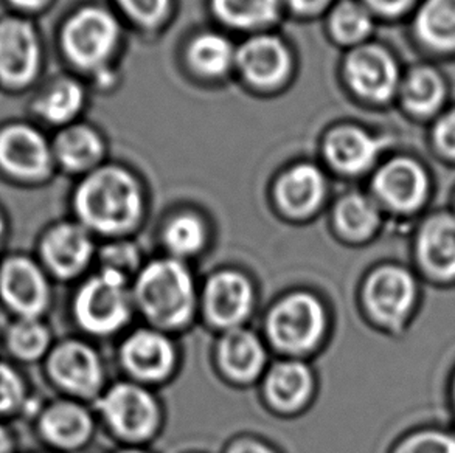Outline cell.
Segmentation results:
<instances>
[{
  "label": "cell",
  "instance_id": "38",
  "mask_svg": "<svg viewBox=\"0 0 455 453\" xmlns=\"http://www.w3.org/2000/svg\"><path fill=\"white\" fill-rule=\"evenodd\" d=\"M419 2L421 0H363L375 19H384L388 22H409Z\"/></svg>",
  "mask_w": 455,
  "mask_h": 453
},
{
  "label": "cell",
  "instance_id": "25",
  "mask_svg": "<svg viewBox=\"0 0 455 453\" xmlns=\"http://www.w3.org/2000/svg\"><path fill=\"white\" fill-rule=\"evenodd\" d=\"M386 215L370 193L351 191L332 210V226L339 238L351 245L369 244L379 234Z\"/></svg>",
  "mask_w": 455,
  "mask_h": 453
},
{
  "label": "cell",
  "instance_id": "26",
  "mask_svg": "<svg viewBox=\"0 0 455 453\" xmlns=\"http://www.w3.org/2000/svg\"><path fill=\"white\" fill-rule=\"evenodd\" d=\"M236 60L241 72L257 86H275L290 72V53L277 37L249 39L241 47Z\"/></svg>",
  "mask_w": 455,
  "mask_h": 453
},
{
  "label": "cell",
  "instance_id": "33",
  "mask_svg": "<svg viewBox=\"0 0 455 453\" xmlns=\"http://www.w3.org/2000/svg\"><path fill=\"white\" fill-rule=\"evenodd\" d=\"M188 56L199 72L215 76L230 68L234 61V47L221 35L205 33L193 41Z\"/></svg>",
  "mask_w": 455,
  "mask_h": 453
},
{
  "label": "cell",
  "instance_id": "23",
  "mask_svg": "<svg viewBox=\"0 0 455 453\" xmlns=\"http://www.w3.org/2000/svg\"><path fill=\"white\" fill-rule=\"evenodd\" d=\"M49 145L36 129L14 124L0 132V168L19 180H39L50 171Z\"/></svg>",
  "mask_w": 455,
  "mask_h": 453
},
{
  "label": "cell",
  "instance_id": "22",
  "mask_svg": "<svg viewBox=\"0 0 455 453\" xmlns=\"http://www.w3.org/2000/svg\"><path fill=\"white\" fill-rule=\"evenodd\" d=\"M41 47L35 28L22 19L0 22V80L8 86L28 84L39 70Z\"/></svg>",
  "mask_w": 455,
  "mask_h": 453
},
{
  "label": "cell",
  "instance_id": "24",
  "mask_svg": "<svg viewBox=\"0 0 455 453\" xmlns=\"http://www.w3.org/2000/svg\"><path fill=\"white\" fill-rule=\"evenodd\" d=\"M325 196L323 174L319 168L307 163L291 168L275 185L278 209L291 219H307L315 215Z\"/></svg>",
  "mask_w": 455,
  "mask_h": 453
},
{
  "label": "cell",
  "instance_id": "13",
  "mask_svg": "<svg viewBox=\"0 0 455 453\" xmlns=\"http://www.w3.org/2000/svg\"><path fill=\"white\" fill-rule=\"evenodd\" d=\"M118 362L128 379L142 385H157L176 373L178 346L172 334L143 326L124 336L118 346Z\"/></svg>",
  "mask_w": 455,
  "mask_h": 453
},
{
  "label": "cell",
  "instance_id": "3",
  "mask_svg": "<svg viewBox=\"0 0 455 453\" xmlns=\"http://www.w3.org/2000/svg\"><path fill=\"white\" fill-rule=\"evenodd\" d=\"M359 303L376 330L401 338L412 325L421 303V278L406 264L386 261L363 276Z\"/></svg>",
  "mask_w": 455,
  "mask_h": 453
},
{
  "label": "cell",
  "instance_id": "7",
  "mask_svg": "<svg viewBox=\"0 0 455 453\" xmlns=\"http://www.w3.org/2000/svg\"><path fill=\"white\" fill-rule=\"evenodd\" d=\"M93 404L100 421L126 446L147 444L157 436L164 424L157 396L134 380H118L106 386Z\"/></svg>",
  "mask_w": 455,
  "mask_h": 453
},
{
  "label": "cell",
  "instance_id": "20",
  "mask_svg": "<svg viewBox=\"0 0 455 453\" xmlns=\"http://www.w3.org/2000/svg\"><path fill=\"white\" fill-rule=\"evenodd\" d=\"M266 404L278 415H296L302 411L315 393L313 368L303 359L284 357L272 363L261 379Z\"/></svg>",
  "mask_w": 455,
  "mask_h": 453
},
{
  "label": "cell",
  "instance_id": "5",
  "mask_svg": "<svg viewBox=\"0 0 455 453\" xmlns=\"http://www.w3.org/2000/svg\"><path fill=\"white\" fill-rule=\"evenodd\" d=\"M330 315L311 290H292L275 301L265 317L267 345L284 357L303 359L325 340Z\"/></svg>",
  "mask_w": 455,
  "mask_h": 453
},
{
  "label": "cell",
  "instance_id": "44",
  "mask_svg": "<svg viewBox=\"0 0 455 453\" xmlns=\"http://www.w3.org/2000/svg\"><path fill=\"white\" fill-rule=\"evenodd\" d=\"M14 5L20 6V8H28V10H33V8H39V6L44 5L47 0H12Z\"/></svg>",
  "mask_w": 455,
  "mask_h": 453
},
{
  "label": "cell",
  "instance_id": "27",
  "mask_svg": "<svg viewBox=\"0 0 455 453\" xmlns=\"http://www.w3.org/2000/svg\"><path fill=\"white\" fill-rule=\"evenodd\" d=\"M207 242V226L199 216L193 213L174 216L162 230V245L166 255L184 263L201 255Z\"/></svg>",
  "mask_w": 455,
  "mask_h": 453
},
{
  "label": "cell",
  "instance_id": "14",
  "mask_svg": "<svg viewBox=\"0 0 455 453\" xmlns=\"http://www.w3.org/2000/svg\"><path fill=\"white\" fill-rule=\"evenodd\" d=\"M49 276L33 258H5L0 264V301L16 319H41L52 305Z\"/></svg>",
  "mask_w": 455,
  "mask_h": 453
},
{
  "label": "cell",
  "instance_id": "37",
  "mask_svg": "<svg viewBox=\"0 0 455 453\" xmlns=\"http://www.w3.org/2000/svg\"><path fill=\"white\" fill-rule=\"evenodd\" d=\"M27 384L16 368L0 362V417L12 415L25 404Z\"/></svg>",
  "mask_w": 455,
  "mask_h": 453
},
{
  "label": "cell",
  "instance_id": "34",
  "mask_svg": "<svg viewBox=\"0 0 455 453\" xmlns=\"http://www.w3.org/2000/svg\"><path fill=\"white\" fill-rule=\"evenodd\" d=\"M390 453H455V430L426 425L407 432Z\"/></svg>",
  "mask_w": 455,
  "mask_h": 453
},
{
  "label": "cell",
  "instance_id": "15",
  "mask_svg": "<svg viewBox=\"0 0 455 453\" xmlns=\"http://www.w3.org/2000/svg\"><path fill=\"white\" fill-rule=\"evenodd\" d=\"M39 263L60 282L80 278L97 258L99 247L92 233L78 221L50 226L39 241Z\"/></svg>",
  "mask_w": 455,
  "mask_h": 453
},
{
  "label": "cell",
  "instance_id": "40",
  "mask_svg": "<svg viewBox=\"0 0 455 453\" xmlns=\"http://www.w3.org/2000/svg\"><path fill=\"white\" fill-rule=\"evenodd\" d=\"M226 453H278L271 444L253 438V436H243L228 444Z\"/></svg>",
  "mask_w": 455,
  "mask_h": 453
},
{
  "label": "cell",
  "instance_id": "36",
  "mask_svg": "<svg viewBox=\"0 0 455 453\" xmlns=\"http://www.w3.org/2000/svg\"><path fill=\"white\" fill-rule=\"evenodd\" d=\"M426 147L438 163L455 170V101L426 128Z\"/></svg>",
  "mask_w": 455,
  "mask_h": 453
},
{
  "label": "cell",
  "instance_id": "6",
  "mask_svg": "<svg viewBox=\"0 0 455 453\" xmlns=\"http://www.w3.org/2000/svg\"><path fill=\"white\" fill-rule=\"evenodd\" d=\"M131 286L124 276L97 270L75 292L72 315L76 326L97 338H114L126 330L136 313Z\"/></svg>",
  "mask_w": 455,
  "mask_h": 453
},
{
  "label": "cell",
  "instance_id": "11",
  "mask_svg": "<svg viewBox=\"0 0 455 453\" xmlns=\"http://www.w3.org/2000/svg\"><path fill=\"white\" fill-rule=\"evenodd\" d=\"M255 305L252 280L232 267L210 274L199 292V311L209 326L221 332L246 326Z\"/></svg>",
  "mask_w": 455,
  "mask_h": 453
},
{
  "label": "cell",
  "instance_id": "30",
  "mask_svg": "<svg viewBox=\"0 0 455 453\" xmlns=\"http://www.w3.org/2000/svg\"><path fill=\"white\" fill-rule=\"evenodd\" d=\"M375 16L363 2L347 0L334 10L331 16V31L339 43L357 45L369 43L371 33L375 30Z\"/></svg>",
  "mask_w": 455,
  "mask_h": 453
},
{
  "label": "cell",
  "instance_id": "35",
  "mask_svg": "<svg viewBox=\"0 0 455 453\" xmlns=\"http://www.w3.org/2000/svg\"><path fill=\"white\" fill-rule=\"evenodd\" d=\"M97 258L100 270L114 272L117 275L124 276L131 282H134L143 266L139 245L126 238L106 241L97 251Z\"/></svg>",
  "mask_w": 455,
  "mask_h": 453
},
{
  "label": "cell",
  "instance_id": "32",
  "mask_svg": "<svg viewBox=\"0 0 455 453\" xmlns=\"http://www.w3.org/2000/svg\"><path fill=\"white\" fill-rule=\"evenodd\" d=\"M213 10L226 24L252 28L275 19L278 0H213Z\"/></svg>",
  "mask_w": 455,
  "mask_h": 453
},
{
  "label": "cell",
  "instance_id": "29",
  "mask_svg": "<svg viewBox=\"0 0 455 453\" xmlns=\"http://www.w3.org/2000/svg\"><path fill=\"white\" fill-rule=\"evenodd\" d=\"M55 153L70 171H84L99 162L103 154V141L93 129L72 126L56 137Z\"/></svg>",
  "mask_w": 455,
  "mask_h": 453
},
{
  "label": "cell",
  "instance_id": "19",
  "mask_svg": "<svg viewBox=\"0 0 455 453\" xmlns=\"http://www.w3.org/2000/svg\"><path fill=\"white\" fill-rule=\"evenodd\" d=\"M97 417L86 402L61 399L47 405L37 417V432L44 441L61 452H76L92 441Z\"/></svg>",
  "mask_w": 455,
  "mask_h": 453
},
{
  "label": "cell",
  "instance_id": "18",
  "mask_svg": "<svg viewBox=\"0 0 455 453\" xmlns=\"http://www.w3.org/2000/svg\"><path fill=\"white\" fill-rule=\"evenodd\" d=\"M407 30L419 58L438 64L455 61V0H421Z\"/></svg>",
  "mask_w": 455,
  "mask_h": 453
},
{
  "label": "cell",
  "instance_id": "31",
  "mask_svg": "<svg viewBox=\"0 0 455 453\" xmlns=\"http://www.w3.org/2000/svg\"><path fill=\"white\" fill-rule=\"evenodd\" d=\"M84 103L83 87L72 80L56 81L37 101V112L47 122L61 124L74 118Z\"/></svg>",
  "mask_w": 455,
  "mask_h": 453
},
{
  "label": "cell",
  "instance_id": "28",
  "mask_svg": "<svg viewBox=\"0 0 455 453\" xmlns=\"http://www.w3.org/2000/svg\"><path fill=\"white\" fill-rule=\"evenodd\" d=\"M5 346L16 361L33 363L45 361L53 348V338L41 319H14L6 328Z\"/></svg>",
  "mask_w": 455,
  "mask_h": 453
},
{
  "label": "cell",
  "instance_id": "42",
  "mask_svg": "<svg viewBox=\"0 0 455 453\" xmlns=\"http://www.w3.org/2000/svg\"><path fill=\"white\" fill-rule=\"evenodd\" d=\"M12 449H14V441H12V433L5 425L0 424V453H12Z\"/></svg>",
  "mask_w": 455,
  "mask_h": 453
},
{
  "label": "cell",
  "instance_id": "45",
  "mask_svg": "<svg viewBox=\"0 0 455 453\" xmlns=\"http://www.w3.org/2000/svg\"><path fill=\"white\" fill-rule=\"evenodd\" d=\"M112 453H149L142 448H134V446H126L124 449H120V450H116V452Z\"/></svg>",
  "mask_w": 455,
  "mask_h": 453
},
{
  "label": "cell",
  "instance_id": "10",
  "mask_svg": "<svg viewBox=\"0 0 455 453\" xmlns=\"http://www.w3.org/2000/svg\"><path fill=\"white\" fill-rule=\"evenodd\" d=\"M45 373L68 398L95 402L106 388V367L99 349L80 338L53 345L45 357Z\"/></svg>",
  "mask_w": 455,
  "mask_h": 453
},
{
  "label": "cell",
  "instance_id": "16",
  "mask_svg": "<svg viewBox=\"0 0 455 453\" xmlns=\"http://www.w3.org/2000/svg\"><path fill=\"white\" fill-rule=\"evenodd\" d=\"M117 37L116 19L106 10L87 6L68 19L62 31V47L76 66L99 68L111 55Z\"/></svg>",
  "mask_w": 455,
  "mask_h": 453
},
{
  "label": "cell",
  "instance_id": "4",
  "mask_svg": "<svg viewBox=\"0 0 455 453\" xmlns=\"http://www.w3.org/2000/svg\"><path fill=\"white\" fill-rule=\"evenodd\" d=\"M369 193L384 215L415 224L429 211L435 176L419 153L392 151L371 172Z\"/></svg>",
  "mask_w": 455,
  "mask_h": 453
},
{
  "label": "cell",
  "instance_id": "1",
  "mask_svg": "<svg viewBox=\"0 0 455 453\" xmlns=\"http://www.w3.org/2000/svg\"><path fill=\"white\" fill-rule=\"evenodd\" d=\"M131 290L136 313L168 334L187 330L199 313L196 278L188 264L168 255L143 264Z\"/></svg>",
  "mask_w": 455,
  "mask_h": 453
},
{
  "label": "cell",
  "instance_id": "47",
  "mask_svg": "<svg viewBox=\"0 0 455 453\" xmlns=\"http://www.w3.org/2000/svg\"><path fill=\"white\" fill-rule=\"evenodd\" d=\"M451 209L455 211V187L454 190H452V196H451Z\"/></svg>",
  "mask_w": 455,
  "mask_h": 453
},
{
  "label": "cell",
  "instance_id": "39",
  "mask_svg": "<svg viewBox=\"0 0 455 453\" xmlns=\"http://www.w3.org/2000/svg\"><path fill=\"white\" fill-rule=\"evenodd\" d=\"M124 12L140 24H157L165 16L170 0H118Z\"/></svg>",
  "mask_w": 455,
  "mask_h": 453
},
{
  "label": "cell",
  "instance_id": "8",
  "mask_svg": "<svg viewBox=\"0 0 455 453\" xmlns=\"http://www.w3.org/2000/svg\"><path fill=\"white\" fill-rule=\"evenodd\" d=\"M412 267L435 288L455 286V211L429 210L413 224Z\"/></svg>",
  "mask_w": 455,
  "mask_h": 453
},
{
  "label": "cell",
  "instance_id": "43",
  "mask_svg": "<svg viewBox=\"0 0 455 453\" xmlns=\"http://www.w3.org/2000/svg\"><path fill=\"white\" fill-rule=\"evenodd\" d=\"M448 399H450V409L455 423V368L451 373L450 384H448Z\"/></svg>",
  "mask_w": 455,
  "mask_h": 453
},
{
  "label": "cell",
  "instance_id": "2",
  "mask_svg": "<svg viewBox=\"0 0 455 453\" xmlns=\"http://www.w3.org/2000/svg\"><path fill=\"white\" fill-rule=\"evenodd\" d=\"M76 221L93 236L126 238L143 218L142 190L130 172L105 166L91 172L75 191Z\"/></svg>",
  "mask_w": 455,
  "mask_h": 453
},
{
  "label": "cell",
  "instance_id": "21",
  "mask_svg": "<svg viewBox=\"0 0 455 453\" xmlns=\"http://www.w3.org/2000/svg\"><path fill=\"white\" fill-rule=\"evenodd\" d=\"M215 357L222 376L238 385L263 379L269 361L265 340L246 326L221 332Z\"/></svg>",
  "mask_w": 455,
  "mask_h": 453
},
{
  "label": "cell",
  "instance_id": "17",
  "mask_svg": "<svg viewBox=\"0 0 455 453\" xmlns=\"http://www.w3.org/2000/svg\"><path fill=\"white\" fill-rule=\"evenodd\" d=\"M395 140L361 126H340L331 131L325 141L326 159L334 170L347 176L373 172L382 159L392 153Z\"/></svg>",
  "mask_w": 455,
  "mask_h": 453
},
{
  "label": "cell",
  "instance_id": "9",
  "mask_svg": "<svg viewBox=\"0 0 455 453\" xmlns=\"http://www.w3.org/2000/svg\"><path fill=\"white\" fill-rule=\"evenodd\" d=\"M406 66L382 43L357 45L345 60V78L351 92L367 105L388 107L396 103Z\"/></svg>",
  "mask_w": 455,
  "mask_h": 453
},
{
  "label": "cell",
  "instance_id": "12",
  "mask_svg": "<svg viewBox=\"0 0 455 453\" xmlns=\"http://www.w3.org/2000/svg\"><path fill=\"white\" fill-rule=\"evenodd\" d=\"M452 103V83L442 64L419 58L404 68L395 106L417 126L427 128Z\"/></svg>",
  "mask_w": 455,
  "mask_h": 453
},
{
  "label": "cell",
  "instance_id": "46",
  "mask_svg": "<svg viewBox=\"0 0 455 453\" xmlns=\"http://www.w3.org/2000/svg\"><path fill=\"white\" fill-rule=\"evenodd\" d=\"M4 234H5V221H4V216L0 213V244H2Z\"/></svg>",
  "mask_w": 455,
  "mask_h": 453
},
{
  "label": "cell",
  "instance_id": "41",
  "mask_svg": "<svg viewBox=\"0 0 455 453\" xmlns=\"http://www.w3.org/2000/svg\"><path fill=\"white\" fill-rule=\"evenodd\" d=\"M290 5L299 12H319L322 6L328 4V0H288Z\"/></svg>",
  "mask_w": 455,
  "mask_h": 453
}]
</instances>
